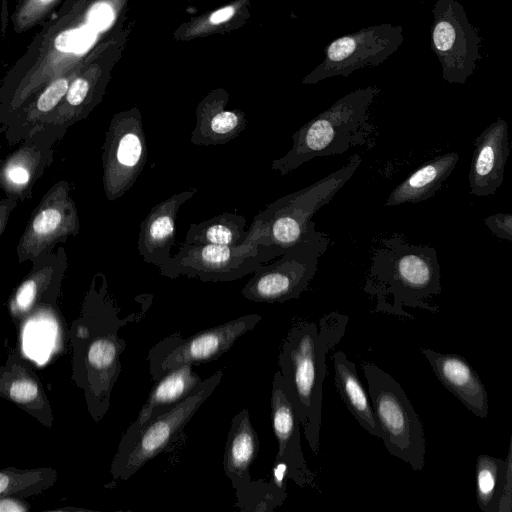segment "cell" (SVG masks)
Wrapping results in <instances>:
<instances>
[{"instance_id":"6da1fadb","label":"cell","mask_w":512,"mask_h":512,"mask_svg":"<svg viewBox=\"0 0 512 512\" xmlns=\"http://www.w3.org/2000/svg\"><path fill=\"white\" fill-rule=\"evenodd\" d=\"M349 318L330 312L317 322L294 319L282 341L278 366L288 400L294 407L314 455L319 453L326 355L343 338Z\"/></svg>"},{"instance_id":"7a4b0ae2","label":"cell","mask_w":512,"mask_h":512,"mask_svg":"<svg viewBox=\"0 0 512 512\" xmlns=\"http://www.w3.org/2000/svg\"><path fill=\"white\" fill-rule=\"evenodd\" d=\"M363 290L376 300L374 312L413 318L405 307L438 311L428 300L441 293L434 248L393 235L374 248Z\"/></svg>"},{"instance_id":"3957f363","label":"cell","mask_w":512,"mask_h":512,"mask_svg":"<svg viewBox=\"0 0 512 512\" xmlns=\"http://www.w3.org/2000/svg\"><path fill=\"white\" fill-rule=\"evenodd\" d=\"M377 93L374 87L354 91L308 121L292 135L291 149L273 160L272 169L286 175L313 158L373 146L375 128L369 107Z\"/></svg>"},{"instance_id":"277c9868","label":"cell","mask_w":512,"mask_h":512,"mask_svg":"<svg viewBox=\"0 0 512 512\" xmlns=\"http://www.w3.org/2000/svg\"><path fill=\"white\" fill-rule=\"evenodd\" d=\"M361 162L358 154L352 155L337 171L277 199L254 217L247 239L258 244L267 263L283 255L316 229L313 215L333 199Z\"/></svg>"},{"instance_id":"5b68a950","label":"cell","mask_w":512,"mask_h":512,"mask_svg":"<svg viewBox=\"0 0 512 512\" xmlns=\"http://www.w3.org/2000/svg\"><path fill=\"white\" fill-rule=\"evenodd\" d=\"M368 395L388 452L414 471L425 465L426 440L422 422L401 385L375 363L361 364Z\"/></svg>"},{"instance_id":"8992f818","label":"cell","mask_w":512,"mask_h":512,"mask_svg":"<svg viewBox=\"0 0 512 512\" xmlns=\"http://www.w3.org/2000/svg\"><path fill=\"white\" fill-rule=\"evenodd\" d=\"M329 242L327 234L314 229L276 261L261 265L243 287L242 295L258 303L299 298L314 278Z\"/></svg>"},{"instance_id":"52a82bcc","label":"cell","mask_w":512,"mask_h":512,"mask_svg":"<svg viewBox=\"0 0 512 512\" xmlns=\"http://www.w3.org/2000/svg\"><path fill=\"white\" fill-rule=\"evenodd\" d=\"M431 47L449 84H465L481 58V37L457 0H437L433 8Z\"/></svg>"},{"instance_id":"ba28073f","label":"cell","mask_w":512,"mask_h":512,"mask_svg":"<svg viewBox=\"0 0 512 512\" xmlns=\"http://www.w3.org/2000/svg\"><path fill=\"white\" fill-rule=\"evenodd\" d=\"M223 371L218 370L202 381L186 398L154 417L140 432L128 452L119 476L125 480L162 452L184 429L189 420L219 385Z\"/></svg>"},{"instance_id":"9c48e42d","label":"cell","mask_w":512,"mask_h":512,"mask_svg":"<svg viewBox=\"0 0 512 512\" xmlns=\"http://www.w3.org/2000/svg\"><path fill=\"white\" fill-rule=\"evenodd\" d=\"M271 422L278 443L274 466L286 470V478L302 488L317 489L315 473L310 470L301 446V423L288 400L280 370L274 374L271 390Z\"/></svg>"},{"instance_id":"30bf717a","label":"cell","mask_w":512,"mask_h":512,"mask_svg":"<svg viewBox=\"0 0 512 512\" xmlns=\"http://www.w3.org/2000/svg\"><path fill=\"white\" fill-rule=\"evenodd\" d=\"M468 174L469 192L477 197L493 196L504 181L509 156L508 123L503 118L488 125L475 139Z\"/></svg>"},{"instance_id":"8fae6325","label":"cell","mask_w":512,"mask_h":512,"mask_svg":"<svg viewBox=\"0 0 512 512\" xmlns=\"http://www.w3.org/2000/svg\"><path fill=\"white\" fill-rule=\"evenodd\" d=\"M261 320L257 313L247 314L224 324L204 330L170 352L161 368L172 370L184 364H200L219 358L238 338L252 330Z\"/></svg>"},{"instance_id":"7c38bea8","label":"cell","mask_w":512,"mask_h":512,"mask_svg":"<svg viewBox=\"0 0 512 512\" xmlns=\"http://www.w3.org/2000/svg\"><path fill=\"white\" fill-rule=\"evenodd\" d=\"M421 353L429 362L438 380L470 412L480 418L489 413L488 393L477 372L468 361L455 353L437 352L422 348Z\"/></svg>"},{"instance_id":"4fadbf2b","label":"cell","mask_w":512,"mask_h":512,"mask_svg":"<svg viewBox=\"0 0 512 512\" xmlns=\"http://www.w3.org/2000/svg\"><path fill=\"white\" fill-rule=\"evenodd\" d=\"M0 394L46 426L53 421L51 407L37 375L27 362L11 354L1 368Z\"/></svg>"},{"instance_id":"5bb4252c","label":"cell","mask_w":512,"mask_h":512,"mask_svg":"<svg viewBox=\"0 0 512 512\" xmlns=\"http://www.w3.org/2000/svg\"><path fill=\"white\" fill-rule=\"evenodd\" d=\"M201 382L198 374L192 370V364H184L170 370L151 391L138 418L123 438V444L131 448L140 432L154 417L181 402Z\"/></svg>"},{"instance_id":"9a60e30c","label":"cell","mask_w":512,"mask_h":512,"mask_svg":"<svg viewBox=\"0 0 512 512\" xmlns=\"http://www.w3.org/2000/svg\"><path fill=\"white\" fill-rule=\"evenodd\" d=\"M260 448L256 430L247 409H242L231 422L225 453L224 472L237 489L252 480L250 467L254 463Z\"/></svg>"},{"instance_id":"2e32d148","label":"cell","mask_w":512,"mask_h":512,"mask_svg":"<svg viewBox=\"0 0 512 512\" xmlns=\"http://www.w3.org/2000/svg\"><path fill=\"white\" fill-rule=\"evenodd\" d=\"M458 161V153L448 152L424 163L392 190L384 206L419 203L429 199L440 190Z\"/></svg>"},{"instance_id":"e0dca14e","label":"cell","mask_w":512,"mask_h":512,"mask_svg":"<svg viewBox=\"0 0 512 512\" xmlns=\"http://www.w3.org/2000/svg\"><path fill=\"white\" fill-rule=\"evenodd\" d=\"M335 387L349 412L369 434L381 439L382 433L376 419L372 403L368 397L356 370L344 352L332 354Z\"/></svg>"},{"instance_id":"ac0fdd59","label":"cell","mask_w":512,"mask_h":512,"mask_svg":"<svg viewBox=\"0 0 512 512\" xmlns=\"http://www.w3.org/2000/svg\"><path fill=\"white\" fill-rule=\"evenodd\" d=\"M286 470L274 466L270 480H251L235 489V506L241 512H272L281 506L286 499Z\"/></svg>"},{"instance_id":"d6986e66","label":"cell","mask_w":512,"mask_h":512,"mask_svg":"<svg viewBox=\"0 0 512 512\" xmlns=\"http://www.w3.org/2000/svg\"><path fill=\"white\" fill-rule=\"evenodd\" d=\"M507 483L506 459L480 454L476 460V499L483 512H499Z\"/></svg>"},{"instance_id":"ffe728a7","label":"cell","mask_w":512,"mask_h":512,"mask_svg":"<svg viewBox=\"0 0 512 512\" xmlns=\"http://www.w3.org/2000/svg\"><path fill=\"white\" fill-rule=\"evenodd\" d=\"M57 478V472L50 468L33 470H15L12 468L0 471V496H20L46 489Z\"/></svg>"},{"instance_id":"44dd1931","label":"cell","mask_w":512,"mask_h":512,"mask_svg":"<svg viewBox=\"0 0 512 512\" xmlns=\"http://www.w3.org/2000/svg\"><path fill=\"white\" fill-rule=\"evenodd\" d=\"M245 224L246 219L243 216L225 213L206 223L200 237L205 244L239 245L246 240L248 235Z\"/></svg>"},{"instance_id":"7402d4cb","label":"cell","mask_w":512,"mask_h":512,"mask_svg":"<svg viewBox=\"0 0 512 512\" xmlns=\"http://www.w3.org/2000/svg\"><path fill=\"white\" fill-rule=\"evenodd\" d=\"M118 357L117 344L110 337L94 339L87 351V363L90 376L97 379L101 386H107L116 368Z\"/></svg>"},{"instance_id":"603a6c76","label":"cell","mask_w":512,"mask_h":512,"mask_svg":"<svg viewBox=\"0 0 512 512\" xmlns=\"http://www.w3.org/2000/svg\"><path fill=\"white\" fill-rule=\"evenodd\" d=\"M245 127L246 118L241 111L216 109L206 120L203 136L209 143H225L236 138Z\"/></svg>"},{"instance_id":"cb8c5ba5","label":"cell","mask_w":512,"mask_h":512,"mask_svg":"<svg viewBox=\"0 0 512 512\" xmlns=\"http://www.w3.org/2000/svg\"><path fill=\"white\" fill-rule=\"evenodd\" d=\"M96 31L90 26L62 32L55 40V46L62 52H85L95 41Z\"/></svg>"},{"instance_id":"d4e9b609","label":"cell","mask_w":512,"mask_h":512,"mask_svg":"<svg viewBox=\"0 0 512 512\" xmlns=\"http://www.w3.org/2000/svg\"><path fill=\"white\" fill-rule=\"evenodd\" d=\"M38 293V283L34 279H28L23 282L11 301V313L19 317L28 312L35 302Z\"/></svg>"},{"instance_id":"484cf974","label":"cell","mask_w":512,"mask_h":512,"mask_svg":"<svg viewBox=\"0 0 512 512\" xmlns=\"http://www.w3.org/2000/svg\"><path fill=\"white\" fill-rule=\"evenodd\" d=\"M142 154V144L134 133L125 134L118 145V161L125 166H135Z\"/></svg>"},{"instance_id":"4316f807","label":"cell","mask_w":512,"mask_h":512,"mask_svg":"<svg viewBox=\"0 0 512 512\" xmlns=\"http://www.w3.org/2000/svg\"><path fill=\"white\" fill-rule=\"evenodd\" d=\"M62 219V213L58 209H44L35 217L32 231L38 236H48L60 227Z\"/></svg>"},{"instance_id":"83f0119b","label":"cell","mask_w":512,"mask_h":512,"mask_svg":"<svg viewBox=\"0 0 512 512\" xmlns=\"http://www.w3.org/2000/svg\"><path fill=\"white\" fill-rule=\"evenodd\" d=\"M484 224L498 238L512 241V213H495L484 219Z\"/></svg>"},{"instance_id":"f1b7e54d","label":"cell","mask_w":512,"mask_h":512,"mask_svg":"<svg viewBox=\"0 0 512 512\" xmlns=\"http://www.w3.org/2000/svg\"><path fill=\"white\" fill-rule=\"evenodd\" d=\"M68 90V83L65 79L53 82L39 97L37 107L42 112L51 110Z\"/></svg>"},{"instance_id":"f546056e","label":"cell","mask_w":512,"mask_h":512,"mask_svg":"<svg viewBox=\"0 0 512 512\" xmlns=\"http://www.w3.org/2000/svg\"><path fill=\"white\" fill-rule=\"evenodd\" d=\"M114 19L112 8L106 3H97L92 6L88 13V26L93 30L101 31L106 29Z\"/></svg>"},{"instance_id":"4dcf8cb0","label":"cell","mask_w":512,"mask_h":512,"mask_svg":"<svg viewBox=\"0 0 512 512\" xmlns=\"http://www.w3.org/2000/svg\"><path fill=\"white\" fill-rule=\"evenodd\" d=\"M174 221L169 215L155 218L149 226V235L153 241H162L172 236Z\"/></svg>"},{"instance_id":"1f68e13d","label":"cell","mask_w":512,"mask_h":512,"mask_svg":"<svg viewBox=\"0 0 512 512\" xmlns=\"http://www.w3.org/2000/svg\"><path fill=\"white\" fill-rule=\"evenodd\" d=\"M507 462V483L505 493L499 508V512H512V431L510 437L509 451L506 457Z\"/></svg>"},{"instance_id":"d6a6232c","label":"cell","mask_w":512,"mask_h":512,"mask_svg":"<svg viewBox=\"0 0 512 512\" xmlns=\"http://www.w3.org/2000/svg\"><path fill=\"white\" fill-rule=\"evenodd\" d=\"M89 84L84 79L75 80L67 92V100L71 105H79L87 95Z\"/></svg>"},{"instance_id":"836d02e7","label":"cell","mask_w":512,"mask_h":512,"mask_svg":"<svg viewBox=\"0 0 512 512\" xmlns=\"http://www.w3.org/2000/svg\"><path fill=\"white\" fill-rule=\"evenodd\" d=\"M7 178L15 185H23L28 182L30 172L22 164H14L7 169Z\"/></svg>"},{"instance_id":"e575fe53","label":"cell","mask_w":512,"mask_h":512,"mask_svg":"<svg viewBox=\"0 0 512 512\" xmlns=\"http://www.w3.org/2000/svg\"><path fill=\"white\" fill-rule=\"evenodd\" d=\"M29 509L28 503L18 498L10 496H1L0 498V512H26Z\"/></svg>"},{"instance_id":"d590c367","label":"cell","mask_w":512,"mask_h":512,"mask_svg":"<svg viewBox=\"0 0 512 512\" xmlns=\"http://www.w3.org/2000/svg\"><path fill=\"white\" fill-rule=\"evenodd\" d=\"M235 13V8L233 6H227L224 8H221L210 16V22L213 24H219L228 21L232 18V16Z\"/></svg>"},{"instance_id":"8d00e7d4","label":"cell","mask_w":512,"mask_h":512,"mask_svg":"<svg viewBox=\"0 0 512 512\" xmlns=\"http://www.w3.org/2000/svg\"><path fill=\"white\" fill-rule=\"evenodd\" d=\"M42 1H48V0H42Z\"/></svg>"}]
</instances>
